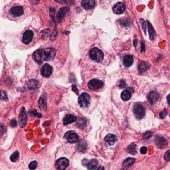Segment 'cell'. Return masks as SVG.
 <instances>
[{"label":"cell","mask_w":170,"mask_h":170,"mask_svg":"<svg viewBox=\"0 0 170 170\" xmlns=\"http://www.w3.org/2000/svg\"><path fill=\"white\" fill-rule=\"evenodd\" d=\"M33 58L35 61L38 64H42L43 61H48V56L45 49H40L36 50L33 53Z\"/></svg>","instance_id":"6da1fadb"},{"label":"cell","mask_w":170,"mask_h":170,"mask_svg":"<svg viewBox=\"0 0 170 170\" xmlns=\"http://www.w3.org/2000/svg\"><path fill=\"white\" fill-rule=\"evenodd\" d=\"M89 56L90 58L92 60L97 62H100L104 59V54L101 50L95 47L90 50Z\"/></svg>","instance_id":"7a4b0ae2"},{"label":"cell","mask_w":170,"mask_h":170,"mask_svg":"<svg viewBox=\"0 0 170 170\" xmlns=\"http://www.w3.org/2000/svg\"><path fill=\"white\" fill-rule=\"evenodd\" d=\"M133 112L136 118L141 119L145 115L146 111L144 107L139 104H134L133 107Z\"/></svg>","instance_id":"3957f363"},{"label":"cell","mask_w":170,"mask_h":170,"mask_svg":"<svg viewBox=\"0 0 170 170\" xmlns=\"http://www.w3.org/2000/svg\"><path fill=\"white\" fill-rule=\"evenodd\" d=\"M91 102V97L89 94L83 92L79 97V104L82 108H87Z\"/></svg>","instance_id":"277c9868"},{"label":"cell","mask_w":170,"mask_h":170,"mask_svg":"<svg viewBox=\"0 0 170 170\" xmlns=\"http://www.w3.org/2000/svg\"><path fill=\"white\" fill-rule=\"evenodd\" d=\"M64 138L70 143H76L79 141V136L74 131H69L66 132Z\"/></svg>","instance_id":"5b68a950"},{"label":"cell","mask_w":170,"mask_h":170,"mask_svg":"<svg viewBox=\"0 0 170 170\" xmlns=\"http://www.w3.org/2000/svg\"><path fill=\"white\" fill-rule=\"evenodd\" d=\"M104 84L102 81L96 79L92 80L88 83V87L92 91L101 89L104 87Z\"/></svg>","instance_id":"8992f818"},{"label":"cell","mask_w":170,"mask_h":170,"mask_svg":"<svg viewBox=\"0 0 170 170\" xmlns=\"http://www.w3.org/2000/svg\"><path fill=\"white\" fill-rule=\"evenodd\" d=\"M56 164L57 170H65L69 165V161L66 158L62 157L56 161Z\"/></svg>","instance_id":"52a82bcc"},{"label":"cell","mask_w":170,"mask_h":170,"mask_svg":"<svg viewBox=\"0 0 170 170\" xmlns=\"http://www.w3.org/2000/svg\"><path fill=\"white\" fill-rule=\"evenodd\" d=\"M34 33L31 30H28L25 32L23 36V42L25 44L30 43L33 38Z\"/></svg>","instance_id":"ba28073f"},{"label":"cell","mask_w":170,"mask_h":170,"mask_svg":"<svg viewBox=\"0 0 170 170\" xmlns=\"http://www.w3.org/2000/svg\"><path fill=\"white\" fill-rule=\"evenodd\" d=\"M126 5L121 2L116 4L112 8L113 12L117 15H121L124 13L126 10Z\"/></svg>","instance_id":"9c48e42d"},{"label":"cell","mask_w":170,"mask_h":170,"mask_svg":"<svg viewBox=\"0 0 170 170\" xmlns=\"http://www.w3.org/2000/svg\"><path fill=\"white\" fill-rule=\"evenodd\" d=\"M53 72L52 67L48 64L43 65L41 70V74L42 76L44 77H49L51 76Z\"/></svg>","instance_id":"30bf717a"},{"label":"cell","mask_w":170,"mask_h":170,"mask_svg":"<svg viewBox=\"0 0 170 170\" xmlns=\"http://www.w3.org/2000/svg\"><path fill=\"white\" fill-rule=\"evenodd\" d=\"M27 119H28V117H27L26 111L25 110V108L23 107L21 112L20 114V117H19L20 127L21 128L25 127L27 124Z\"/></svg>","instance_id":"8fae6325"},{"label":"cell","mask_w":170,"mask_h":170,"mask_svg":"<svg viewBox=\"0 0 170 170\" xmlns=\"http://www.w3.org/2000/svg\"><path fill=\"white\" fill-rule=\"evenodd\" d=\"M156 144L160 148H165L167 146V141L165 137L156 136L155 138Z\"/></svg>","instance_id":"7c38bea8"},{"label":"cell","mask_w":170,"mask_h":170,"mask_svg":"<svg viewBox=\"0 0 170 170\" xmlns=\"http://www.w3.org/2000/svg\"><path fill=\"white\" fill-rule=\"evenodd\" d=\"M159 99H160V95L155 91L151 92L148 96V99L151 105H153L158 102Z\"/></svg>","instance_id":"4fadbf2b"},{"label":"cell","mask_w":170,"mask_h":170,"mask_svg":"<svg viewBox=\"0 0 170 170\" xmlns=\"http://www.w3.org/2000/svg\"><path fill=\"white\" fill-rule=\"evenodd\" d=\"M104 140L109 145L112 146L117 142V137L114 134H109L104 138Z\"/></svg>","instance_id":"5bb4252c"},{"label":"cell","mask_w":170,"mask_h":170,"mask_svg":"<svg viewBox=\"0 0 170 170\" xmlns=\"http://www.w3.org/2000/svg\"><path fill=\"white\" fill-rule=\"evenodd\" d=\"M10 12L15 17H20L23 14V8L20 6H16L12 8Z\"/></svg>","instance_id":"9a60e30c"},{"label":"cell","mask_w":170,"mask_h":170,"mask_svg":"<svg viewBox=\"0 0 170 170\" xmlns=\"http://www.w3.org/2000/svg\"><path fill=\"white\" fill-rule=\"evenodd\" d=\"M96 5L95 0H83L82 1V6L83 8L87 10H90L94 8Z\"/></svg>","instance_id":"2e32d148"},{"label":"cell","mask_w":170,"mask_h":170,"mask_svg":"<svg viewBox=\"0 0 170 170\" xmlns=\"http://www.w3.org/2000/svg\"><path fill=\"white\" fill-rule=\"evenodd\" d=\"M68 10H69V8L68 7H63L60 8L56 16L57 20L58 22H60L62 20L63 18L66 15V13H67V12H68Z\"/></svg>","instance_id":"e0dca14e"},{"label":"cell","mask_w":170,"mask_h":170,"mask_svg":"<svg viewBox=\"0 0 170 170\" xmlns=\"http://www.w3.org/2000/svg\"><path fill=\"white\" fill-rule=\"evenodd\" d=\"M77 121V117L73 114H67L63 119V124L65 126L72 123Z\"/></svg>","instance_id":"ac0fdd59"},{"label":"cell","mask_w":170,"mask_h":170,"mask_svg":"<svg viewBox=\"0 0 170 170\" xmlns=\"http://www.w3.org/2000/svg\"><path fill=\"white\" fill-rule=\"evenodd\" d=\"M147 26L150 39L152 40H155L156 37V33L153 27L149 21H147Z\"/></svg>","instance_id":"d6986e66"},{"label":"cell","mask_w":170,"mask_h":170,"mask_svg":"<svg viewBox=\"0 0 170 170\" xmlns=\"http://www.w3.org/2000/svg\"><path fill=\"white\" fill-rule=\"evenodd\" d=\"M134 62V58L133 56L130 55H126L123 59V64L126 67H130Z\"/></svg>","instance_id":"ffe728a7"},{"label":"cell","mask_w":170,"mask_h":170,"mask_svg":"<svg viewBox=\"0 0 170 170\" xmlns=\"http://www.w3.org/2000/svg\"><path fill=\"white\" fill-rule=\"evenodd\" d=\"M150 67V65L145 62H141L138 66V69L140 73H143L147 71Z\"/></svg>","instance_id":"44dd1931"},{"label":"cell","mask_w":170,"mask_h":170,"mask_svg":"<svg viewBox=\"0 0 170 170\" xmlns=\"http://www.w3.org/2000/svg\"><path fill=\"white\" fill-rule=\"evenodd\" d=\"M97 161L95 159H93L91 161L88 160L85 167H87L89 170H94L97 168Z\"/></svg>","instance_id":"7402d4cb"},{"label":"cell","mask_w":170,"mask_h":170,"mask_svg":"<svg viewBox=\"0 0 170 170\" xmlns=\"http://www.w3.org/2000/svg\"><path fill=\"white\" fill-rule=\"evenodd\" d=\"M131 92L129 90H126L123 91L121 94V98L124 101H128L130 99L131 97Z\"/></svg>","instance_id":"603a6c76"},{"label":"cell","mask_w":170,"mask_h":170,"mask_svg":"<svg viewBox=\"0 0 170 170\" xmlns=\"http://www.w3.org/2000/svg\"><path fill=\"white\" fill-rule=\"evenodd\" d=\"M28 87L29 89L35 90L38 87V82L37 80L30 79L27 83Z\"/></svg>","instance_id":"cb8c5ba5"},{"label":"cell","mask_w":170,"mask_h":170,"mask_svg":"<svg viewBox=\"0 0 170 170\" xmlns=\"http://www.w3.org/2000/svg\"><path fill=\"white\" fill-rule=\"evenodd\" d=\"M135 158L129 157L124 161L123 163V166L125 168H128L130 167L134 163V162H135Z\"/></svg>","instance_id":"d4e9b609"},{"label":"cell","mask_w":170,"mask_h":170,"mask_svg":"<svg viewBox=\"0 0 170 170\" xmlns=\"http://www.w3.org/2000/svg\"><path fill=\"white\" fill-rule=\"evenodd\" d=\"M45 51L48 56V60L53 59L56 54V50L54 48H47V49H45Z\"/></svg>","instance_id":"484cf974"},{"label":"cell","mask_w":170,"mask_h":170,"mask_svg":"<svg viewBox=\"0 0 170 170\" xmlns=\"http://www.w3.org/2000/svg\"><path fill=\"white\" fill-rule=\"evenodd\" d=\"M38 106L40 109L42 111L45 110L47 108V103L45 99L43 97H40L38 101Z\"/></svg>","instance_id":"4316f807"},{"label":"cell","mask_w":170,"mask_h":170,"mask_svg":"<svg viewBox=\"0 0 170 170\" xmlns=\"http://www.w3.org/2000/svg\"><path fill=\"white\" fill-rule=\"evenodd\" d=\"M136 145L135 144H131L129 146L127 149V152L131 154L132 155H135L137 153L136 151Z\"/></svg>","instance_id":"83f0119b"},{"label":"cell","mask_w":170,"mask_h":170,"mask_svg":"<svg viewBox=\"0 0 170 170\" xmlns=\"http://www.w3.org/2000/svg\"><path fill=\"white\" fill-rule=\"evenodd\" d=\"M87 145L86 142H80L77 145V149L80 152H83L86 150Z\"/></svg>","instance_id":"f1b7e54d"},{"label":"cell","mask_w":170,"mask_h":170,"mask_svg":"<svg viewBox=\"0 0 170 170\" xmlns=\"http://www.w3.org/2000/svg\"><path fill=\"white\" fill-rule=\"evenodd\" d=\"M0 99L2 101H6L8 100V96L6 91L5 90H1L0 91Z\"/></svg>","instance_id":"f546056e"},{"label":"cell","mask_w":170,"mask_h":170,"mask_svg":"<svg viewBox=\"0 0 170 170\" xmlns=\"http://www.w3.org/2000/svg\"><path fill=\"white\" fill-rule=\"evenodd\" d=\"M18 157H19V153H18V151H16L11 156L10 159H11V160L12 161V162H15L18 160Z\"/></svg>","instance_id":"4dcf8cb0"},{"label":"cell","mask_w":170,"mask_h":170,"mask_svg":"<svg viewBox=\"0 0 170 170\" xmlns=\"http://www.w3.org/2000/svg\"><path fill=\"white\" fill-rule=\"evenodd\" d=\"M37 165H38V163L37 161H32V162H31L29 164V169H30V170H34L37 168Z\"/></svg>","instance_id":"1f68e13d"},{"label":"cell","mask_w":170,"mask_h":170,"mask_svg":"<svg viewBox=\"0 0 170 170\" xmlns=\"http://www.w3.org/2000/svg\"><path fill=\"white\" fill-rule=\"evenodd\" d=\"M152 133L150 131L146 132L143 134V137L145 139H149L152 136Z\"/></svg>","instance_id":"d6a6232c"},{"label":"cell","mask_w":170,"mask_h":170,"mask_svg":"<svg viewBox=\"0 0 170 170\" xmlns=\"http://www.w3.org/2000/svg\"><path fill=\"white\" fill-rule=\"evenodd\" d=\"M141 25H142V29L143 30L145 34H146V24L145 23V22L144 20L143 19H141Z\"/></svg>","instance_id":"836d02e7"},{"label":"cell","mask_w":170,"mask_h":170,"mask_svg":"<svg viewBox=\"0 0 170 170\" xmlns=\"http://www.w3.org/2000/svg\"><path fill=\"white\" fill-rule=\"evenodd\" d=\"M164 158L166 161H170V150L167 151L165 153V156H164Z\"/></svg>","instance_id":"e575fe53"},{"label":"cell","mask_w":170,"mask_h":170,"mask_svg":"<svg viewBox=\"0 0 170 170\" xmlns=\"http://www.w3.org/2000/svg\"><path fill=\"white\" fill-rule=\"evenodd\" d=\"M167 111L166 109H164L163 111H162L161 112L160 114V116L161 119H164L165 117L167 115Z\"/></svg>","instance_id":"d590c367"},{"label":"cell","mask_w":170,"mask_h":170,"mask_svg":"<svg viewBox=\"0 0 170 170\" xmlns=\"http://www.w3.org/2000/svg\"><path fill=\"white\" fill-rule=\"evenodd\" d=\"M147 147L145 146H143V147H141L140 149V153L142 154H146L147 153Z\"/></svg>","instance_id":"8d00e7d4"},{"label":"cell","mask_w":170,"mask_h":170,"mask_svg":"<svg viewBox=\"0 0 170 170\" xmlns=\"http://www.w3.org/2000/svg\"><path fill=\"white\" fill-rule=\"evenodd\" d=\"M130 22L129 21V22H125V20H121V24L123 26H125V27H126V26H128L129 24H130Z\"/></svg>","instance_id":"74e56055"},{"label":"cell","mask_w":170,"mask_h":170,"mask_svg":"<svg viewBox=\"0 0 170 170\" xmlns=\"http://www.w3.org/2000/svg\"><path fill=\"white\" fill-rule=\"evenodd\" d=\"M11 126H12V127H16L17 126V121L15 120V119H13L11 121Z\"/></svg>","instance_id":"f35d334b"},{"label":"cell","mask_w":170,"mask_h":170,"mask_svg":"<svg viewBox=\"0 0 170 170\" xmlns=\"http://www.w3.org/2000/svg\"><path fill=\"white\" fill-rule=\"evenodd\" d=\"M4 129H5V127L4 124L1 122H0V133L3 132Z\"/></svg>","instance_id":"ab89813d"},{"label":"cell","mask_w":170,"mask_h":170,"mask_svg":"<svg viewBox=\"0 0 170 170\" xmlns=\"http://www.w3.org/2000/svg\"><path fill=\"white\" fill-rule=\"evenodd\" d=\"M119 86L121 87H126V82L124 81H121V83L119 84Z\"/></svg>","instance_id":"60d3db41"},{"label":"cell","mask_w":170,"mask_h":170,"mask_svg":"<svg viewBox=\"0 0 170 170\" xmlns=\"http://www.w3.org/2000/svg\"><path fill=\"white\" fill-rule=\"evenodd\" d=\"M145 51V44L144 42H142V46H141V52H144Z\"/></svg>","instance_id":"b9f144b4"},{"label":"cell","mask_w":170,"mask_h":170,"mask_svg":"<svg viewBox=\"0 0 170 170\" xmlns=\"http://www.w3.org/2000/svg\"><path fill=\"white\" fill-rule=\"evenodd\" d=\"M167 101H168V103L169 105L170 106V94H169L167 96Z\"/></svg>","instance_id":"7bdbcfd3"},{"label":"cell","mask_w":170,"mask_h":170,"mask_svg":"<svg viewBox=\"0 0 170 170\" xmlns=\"http://www.w3.org/2000/svg\"><path fill=\"white\" fill-rule=\"evenodd\" d=\"M97 170H104V169L103 167H99L97 169Z\"/></svg>","instance_id":"ee69618b"},{"label":"cell","mask_w":170,"mask_h":170,"mask_svg":"<svg viewBox=\"0 0 170 170\" xmlns=\"http://www.w3.org/2000/svg\"><path fill=\"white\" fill-rule=\"evenodd\" d=\"M137 40H134V46H136V44H137Z\"/></svg>","instance_id":"f6af8a7d"},{"label":"cell","mask_w":170,"mask_h":170,"mask_svg":"<svg viewBox=\"0 0 170 170\" xmlns=\"http://www.w3.org/2000/svg\"><path fill=\"white\" fill-rule=\"evenodd\" d=\"M121 170H126V169L125 168H124L121 169Z\"/></svg>","instance_id":"bcb514c9"}]
</instances>
